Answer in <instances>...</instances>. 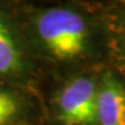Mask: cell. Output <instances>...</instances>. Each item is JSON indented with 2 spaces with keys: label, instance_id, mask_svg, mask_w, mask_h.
Wrapping results in <instances>:
<instances>
[{
  "label": "cell",
  "instance_id": "3957f363",
  "mask_svg": "<svg viewBox=\"0 0 125 125\" xmlns=\"http://www.w3.org/2000/svg\"><path fill=\"white\" fill-rule=\"evenodd\" d=\"M96 125H125V87L112 73L97 86Z\"/></svg>",
  "mask_w": 125,
  "mask_h": 125
},
{
  "label": "cell",
  "instance_id": "277c9868",
  "mask_svg": "<svg viewBox=\"0 0 125 125\" xmlns=\"http://www.w3.org/2000/svg\"><path fill=\"white\" fill-rule=\"evenodd\" d=\"M20 66V52L9 30L0 22V74L15 71Z\"/></svg>",
  "mask_w": 125,
  "mask_h": 125
},
{
  "label": "cell",
  "instance_id": "6da1fadb",
  "mask_svg": "<svg viewBox=\"0 0 125 125\" xmlns=\"http://www.w3.org/2000/svg\"><path fill=\"white\" fill-rule=\"evenodd\" d=\"M37 32L54 58L72 60L87 49L88 30L83 18L67 8H51L40 15Z\"/></svg>",
  "mask_w": 125,
  "mask_h": 125
},
{
  "label": "cell",
  "instance_id": "7a4b0ae2",
  "mask_svg": "<svg viewBox=\"0 0 125 125\" xmlns=\"http://www.w3.org/2000/svg\"><path fill=\"white\" fill-rule=\"evenodd\" d=\"M97 85L87 76L70 81L58 97L59 118L64 125H96Z\"/></svg>",
  "mask_w": 125,
  "mask_h": 125
},
{
  "label": "cell",
  "instance_id": "8992f818",
  "mask_svg": "<svg viewBox=\"0 0 125 125\" xmlns=\"http://www.w3.org/2000/svg\"><path fill=\"white\" fill-rule=\"evenodd\" d=\"M123 43H124V46H125V16H124V20H123Z\"/></svg>",
  "mask_w": 125,
  "mask_h": 125
},
{
  "label": "cell",
  "instance_id": "5b68a950",
  "mask_svg": "<svg viewBox=\"0 0 125 125\" xmlns=\"http://www.w3.org/2000/svg\"><path fill=\"white\" fill-rule=\"evenodd\" d=\"M19 109V102L13 94L0 89V125H8L16 117Z\"/></svg>",
  "mask_w": 125,
  "mask_h": 125
}]
</instances>
